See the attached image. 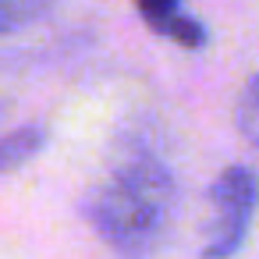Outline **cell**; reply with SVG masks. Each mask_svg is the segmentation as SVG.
Listing matches in <instances>:
<instances>
[{
	"mask_svg": "<svg viewBox=\"0 0 259 259\" xmlns=\"http://www.w3.org/2000/svg\"><path fill=\"white\" fill-rule=\"evenodd\" d=\"M50 8V0H0V36L36 22Z\"/></svg>",
	"mask_w": 259,
	"mask_h": 259,
	"instance_id": "cell-6",
	"label": "cell"
},
{
	"mask_svg": "<svg viewBox=\"0 0 259 259\" xmlns=\"http://www.w3.org/2000/svg\"><path fill=\"white\" fill-rule=\"evenodd\" d=\"M174 195V174L156 153H128L93 185L82 213L121 259H146L170 224Z\"/></svg>",
	"mask_w": 259,
	"mask_h": 259,
	"instance_id": "cell-1",
	"label": "cell"
},
{
	"mask_svg": "<svg viewBox=\"0 0 259 259\" xmlns=\"http://www.w3.org/2000/svg\"><path fill=\"white\" fill-rule=\"evenodd\" d=\"M234 124L252 146H259V75L245 85V93L234 107Z\"/></svg>",
	"mask_w": 259,
	"mask_h": 259,
	"instance_id": "cell-5",
	"label": "cell"
},
{
	"mask_svg": "<svg viewBox=\"0 0 259 259\" xmlns=\"http://www.w3.org/2000/svg\"><path fill=\"white\" fill-rule=\"evenodd\" d=\"M209 206H213V217L206 227L202 259H231L248 238V227L259 206V178L241 163L224 167L209 188Z\"/></svg>",
	"mask_w": 259,
	"mask_h": 259,
	"instance_id": "cell-2",
	"label": "cell"
},
{
	"mask_svg": "<svg viewBox=\"0 0 259 259\" xmlns=\"http://www.w3.org/2000/svg\"><path fill=\"white\" fill-rule=\"evenodd\" d=\"M47 139L50 135H47L43 124H25V128H15L8 135H0V174L18 170L32 156H39L43 146H47Z\"/></svg>",
	"mask_w": 259,
	"mask_h": 259,
	"instance_id": "cell-4",
	"label": "cell"
},
{
	"mask_svg": "<svg viewBox=\"0 0 259 259\" xmlns=\"http://www.w3.org/2000/svg\"><path fill=\"white\" fill-rule=\"evenodd\" d=\"M135 11L142 15V22L153 36H163L185 50H202L209 43L206 25L181 11V0H135Z\"/></svg>",
	"mask_w": 259,
	"mask_h": 259,
	"instance_id": "cell-3",
	"label": "cell"
}]
</instances>
